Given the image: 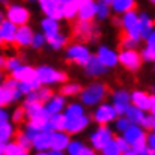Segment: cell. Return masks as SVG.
Returning a JSON list of instances; mask_svg holds the SVG:
<instances>
[{
  "instance_id": "cell-36",
  "label": "cell",
  "mask_w": 155,
  "mask_h": 155,
  "mask_svg": "<svg viewBox=\"0 0 155 155\" xmlns=\"http://www.w3.org/2000/svg\"><path fill=\"white\" fill-rule=\"evenodd\" d=\"M11 136H12V127L8 122H2L0 124V143L8 142Z\"/></svg>"
},
{
  "instance_id": "cell-54",
  "label": "cell",
  "mask_w": 155,
  "mask_h": 155,
  "mask_svg": "<svg viewBox=\"0 0 155 155\" xmlns=\"http://www.w3.org/2000/svg\"><path fill=\"white\" fill-rule=\"evenodd\" d=\"M3 66H5V59L0 56V68H3Z\"/></svg>"
},
{
  "instance_id": "cell-58",
  "label": "cell",
  "mask_w": 155,
  "mask_h": 155,
  "mask_svg": "<svg viewBox=\"0 0 155 155\" xmlns=\"http://www.w3.org/2000/svg\"><path fill=\"white\" fill-rule=\"evenodd\" d=\"M36 155H48V154H45V152H39V154H36Z\"/></svg>"
},
{
  "instance_id": "cell-57",
  "label": "cell",
  "mask_w": 155,
  "mask_h": 155,
  "mask_svg": "<svg viewBox=\"0 0 155 155\" xmlns=\"http://www.w3.org/2000/svg\"><path fill=\"white\" fill-rule=\"evenodd\" d=\"M54 2H57V3H60V5H62V3H63V2H66V0H54Z\"/></svg>"
},
{
  "instance_id": "cell-7",
  "label": "cell",
  "mask_w": 155,
  "mask_h": 155,
  "mask_svg": "<svg viewBox=\"0 0 155 155\" xmlns=\"http://www.w3.org/2000/svg\"><path fill=\"white\" fill-rule=\"evenodd\" d=\"M66 57H68L69 62H74V63H77V65H84V63L89 60L91 53H89V50H87L84 45H78V44H77V45H71V47L68 48Z\"/></svg>"
},
{
  "instance_id": "cell-11",
  "label": "cell",
  "mask_w": 155,
  "mask_h": 155,
  "mask_svg": "<svg viewBox=\"0 0 155 155\" xmlns=\"http://www.w3.org/2000/svg\"><path fill=\"white\" fill-rule=\"evenodd\" d=\"M89 124V117L81 114L78 117H72V119H66L65 122V131L69 133V134H74V133H80L81 130H84Z\"/></svg>"
},
{
  "instance_id": "cell-50",
  "label": "cell",
  "mask_w": 155,
  "mask_h": 155,
  "mask_svg": "<svg viewBox=\"0 0 155 155\" xmlns=\"http://www.w3.org/2000/svg\"><path fill=\"white\" fill-rule=\"evenodd\" d=\"M6 120H8V113L3 111V110H0V124L2 122H6Z\"/></svg>"
},
{
  "instance_id": "cell-49",
  "label": "cell",
  "mask_w": 155,
  "mask_h": 155,
  "mask_svg": "<svg viewBox=\"0 0 155 155\" xmlns=\"http://www.w3.org/2000/svg\"><path fill=\"white\" fill-rule=\"evenodd\" d=\"M80 155H97V154H95L92 149H89V148H84V146H83V149H81Z\"/></svg>"
},
{
  "instance_id": "cell-24",
  "label": "cell",
  "mask_w": 155,
  "mask_h": 155,
  "mask_svg": "<svg viewBox=\"0 0 155 155\" xmlns=\"http://www.w3.org/2000/svg\"><path fill=\"white\" fill-rule=\"evenodd\" d=\"M78 11V0H66L62 3V17L72 20Z\"/></svg>"
},
{
  "instance_id": "cell-14",
  "label": "cell",
  "mask_w": 155,
  "mask_h": 155,
  "mask_svg": "<svg viewBox=\"0 0 155 155\" xmlns=\"http://www.w3.org/2000/svg\"><path fill=\"white\" fill-rule=\"evenodd\" d=\"M94 117H95V120H97L100 125H105L107 122H110V120H113V119L116 117V111H114L113 105L104 104V105H101V107L97 110V113H95Z\"/></svg>"
},
{
  "instance_id": "cell-16",
  "label": "cell",
  "mask_w": 155,
  "mask_h": 155,
  "mask_svg": "<svg viewBox=\"0 0 155 155\" xmlns=\"http://www.w3.org/2000/svg\"><path fill=\"white\" fill-rule=\"evenodd\" d=\"M41 8L47 14L48 18H53V20L62 18V5L60 3H57L54 0H48V2H42L41 3Z\"/></svg>"
},
{
  "instance_id": "cell-62",
  "label": "cell",
  "mask_w": 155,
  "mask_h": 155,
  "mask_svg": "<svg viewBox=\"0 0 155 155\" xmlns=\"http://www.w3.org/2000/svg\"><path fill=\"white\" fill-rule=\"evenodd\" d=\"M78 2H80V0H78Z\"/></svg>"
},
{
  "instance_id": "cell-45",
  "label": "cell",
  "mask_w": 155,
  "mask_h": 155,
  "mask_svg": "<svg viewBox=\"0 0 155 155\" xmlns=\"http://www.w3.org/2000/svg\"><path fill=\"white\" fill-rule=\"evenodd\" d=\"M24 114H26L24 107H23V108H17V110H15V113H14V122L21 124V122L24 120Z\"/></svg>"
},
{
  "instance_id": "cell-34",
  "label": "cell",
  "mask_w": 155,
  "mask_h": 155,
  "mask_svg": "<svg viewBox=\"0 0 155 155\" xmlns=\"http://www.w3.org/2000/svg\"><path fill=\"white\" fill-rule=\"evenodd\" d=\"M3 155H27V151L23 149L20 145L17 143H9L8 146H5V152Z\"/></svg>"
},
{
  "instance_id": "cell-5",
  "label": "cell",
  "mask_w": 155,
  "mask_h": 155,
  "mask_svg": "<svg viewBox=\"0 0 155 155\" xmlns=\"http://www.w3.org/2000/svg\"><path fill=\"white\" fill-rule=\"evenodd\" d=\"M117 60L130 71H137L142 65V56L134 50H124L119 54Z\"/></svg>"
},
{
  "instance_id": "cell-61",
  "label": "cell",
  "mask_w": 155,
  "mask_h": 155,
  "mask_svg": "<svg viewBox=\"0 0 155 155\" xmlns=\"http://www.w3.org/2000/svg\"><path fill=\"white\" fill-rule=\"evenodd\" d=\"M151 2H152V3H154V0H151Z\"/></svg>"
},
{
  "instance_id": "cell-47",
  "label": "cell",
  "mask_w": 155,
  "mask_h": 155,
  "mask_svg": "<svg viewBox=\"0 0 155 155\" xmlns=\"http://www.w3.org/2000/svg\"><path fill=\"white\" fill-rule=\"evenodd\" d=\"M145 128H148V130H154V113L151 114V116H145V120H143V124H142Z\"/></svg>"
},
{
  "instance_id": "cell-21",
  "label": "cell",
  "mask_w": 155,
  "mask_h": 155,
  "mask_svg": "<svg viewBox=\"0 0 155 155\" xmlns=\"http://www.w3.org/2000/svg\"><path fill=\"white\" fill-rule=\"evenodd\" d=\"M69 143V136L65 134L63 131H56L51 133V142H50V148L56 149V151H62L68 146Z\"/></svg>"
},
{
  "instance_id": "cell-60",
  "label": "cell",
  "mask_w": 155,
  "mask_h": 155,
  "mask_svg": "<svg viewBox=\"0 0 155 155\" xmlns=\"http://www.w3.org/2000/svg\"><path fill=\"white\" fill-rule=\"evenodd\" d=\"M0 2H6V0H0Z\"/></svg>"
},
{
  "instance_id": "cell-55",
  "label": "cell",
  "mask_w": 155,
  "mask_h": 155,
  "mask_svg": "<svg viewBox=\"0 0 155 155\" xmlns=\"http://www.w3.org/2000/svg\"><path fill=\"white\" fill-rule=\"evenodd\" d=\"M101 3H104V5L108 6V5H111V0H101Z\"/></svg>"
},
{
  "instance_id": "cell-31",
  "label": "cell",
  "mask_w": 155,
  "mask_h": 155,
  "mask_svg": "<svg viewBox=\"0 0 155 155\" xmlns=\"http://www.w3.org/2000/svg\"><path fill=\"white\" fill-rule=\"evenodd\" d=\"M101 149H103L104 155H120L122 154L120 149H119V146H117V143H116V140H114V137H111Z\"/></svg>"
},
{
  "instance_id": "cell-30",
  "label": "cell",
  "mask_w": 155,
  "mask_h": 155,
  "mask_svg": "<svg viewBox=\"0 0 155 155\" xmlns=\"http://www.w3.org/2000/svg\"><path fill=\"white\" fill-rule=\"evenodd\" d=\"M65 105V100L62 97H54V98H50V103L47 105V111L50 114H54V113H60V110L63 108Z\"/></svg>"
},
{
  "instance_id": "cell-32",
  "label": "cell",
  "mask_w": 155,
  "mask_h": 155,
  "mask_svg": "<svg viewBox=\"0 0 155 155\" xmlns=\"http://www.w3.org/2000/svg\"><path fill=\"white\" fill-rule=\"evenodd\" d=\"M15 143L17 145H20L23 149H26V151H29L30 148H32V140L23 133V131H17L15 133Z\"/></svg>"
},
{
  "instance_id": "cell-44",
  "label": "cell",
  "mask_w": 155,
  "mask_h": 155,
  "mask_svg": "<svg viewBox=\"0 0 155 155\" xmlns=\"http://www.w3.org/2000/svg\"><path fill=\"white\" fill-rule=\"evenodd\" d=\"M143 59L146 62H152L155 59V50L154 47H146V50L143 51Z\"/></svg>"
},
{
  "instance_id": "cell-23",
  "label": "cell",
  "mask_w": 155,
  "mask_h": 155,
  "mask_svg": "<svg viewBox=\"0 0 155 155\" xmlns=\"http://www.w3.org/2000/svg\"><path fill=\"white\" fill-rule=\"evenodd\" d=\"M151 33H152V20L146 14H142L139 17V35L148 38Z\"/></svg>"
},
{
  "instance_id": "cell-41",
  "label": "cell",
  "mask_w": 155,
  "mask_h": 155,
  "mask_svg": "<svg viewBox=\"0 0 155 155\" xmlns=\"http://www.w3.org/2000/svg\"><path fill=\"white\" fill-rule=\"evenodd\" d=\"M95 15H98L100 18H107L108 17V6L104 5V3L97 5V14Z\"/></svg>"
},
{
  "instance_id": "cell-46",
  "label": "cell",
  "mask_w": 155,
  "mask_h": 155,
  "mask_svg": "<svg viewBox=\"0 0 155 155\" xmlns=\"http://www.w3.org/2000/svg\"><path fill=\"white\" fill-rule=\"evenodd\" d=\"M18 65H20V60H18L17 57H11V59H8V60L5 62V66H6L8 69H11V71L15 69Z\"/></svg>"
},
{
  "instance_id": "cell-29",
  "label": "cell",
  "mask_w": 155,
  "mask_h": 155,
  "mask_svg": "<svg viewBox=\"0 0 155 155\" xmlns=\"http://www.w3.org/2000/svg\"><path fill=\"white\" fill-rule=\"evenodd\" d=\"M65 122H66V117L63 114H60V113H54L48 119L50 128L56 130V131H65Z\"/></svg>"
},
{
  "instance_id": "cell-53",
  "label": "cell",
  "mask_w": 155,
  "mask_h": 155,
  "mask_svg": "<svg viewBox=\"0 0 155 155\" xmlns=\"http://www.w3.org/2000/svg\"><path fill=\"white\" fill-rule=\"evenodd\" d=\"M122 155H136V152H133V151L130 149V151H127V152H122Z\"/></svg>"
},
{
  "instance_id": "cell-18",
  "label": "cell",
  "mask_w": 155,
  "mask_h": 155,
  "mask_svg": "<svg viewBox=\"0 0 155 155\" xmlns=\"http://www.w3.org/2000/svg\"><path fill=\"white\" fill-rule=\"evenodd\" d=\"M15 32H17V26L14 23H11L9 20L8 21L3 20L0 23V36H2V41H5V42H14Z\"/></svg>"
},
{
  "instance_id": "cell-48",
  "label": "cell",
  "mask_w": 155,
  "mask_h": 155,
  "mask_svg": "<svg viewBox=\"0 0 155 155\" xmlns=\"http://www.w3.org/2000/svg\"><path fill=\"white\" fill-rule=\"evenodd\" d=\"M128 125H130V120H128V119H124V117H120V119L117 120V124H116L117 130H119V131H122V133L127 130V127H128Z\"/></svg>"
},
{
  "instance_id": "cell-15",
  "label": "cell",
  "mask_w": 155,
  "mask_h": 155,
  "mask_svg": "<svg viewBox=\"0 0 155 155\" xmlns=\"http://www.w3.org/2000/svg\"><path fill=\"white\" fill-rule=\"evenodd\" d=\"M50 142H51V131H48V130L39 131V133H36L32 137L33 146L36 149H39V151H44V149L50 148Z\"/></svg>"
},
{
  "instance_id": "cell-51",
  "label": "cell",
  "mask_w": 155,
  "mask_h": 155,
  "mask_svg": "<svg viewBox=\"0 0 155 155\" xmlns=\"http://www.w3.org/2000/svg\"><path fill=\"white\" fill-rule=\"evenodd\" d=\"M48 155H63V154H62V151H56V149H53V152L51 154H48Z\"/></svg>"
},
{
  "instance_id": "cell-25",
  "label": "cell",
  "mask_w": 155,
  "mask_h": 155,
  "mask_svg": "<svg viewBox=\"0 0 155 155\" xmlns=\"http://www.w3.org/2000/svg\"><path fill=\"white\" fill-rule=\"evenodd\" d=\"M125 113H127V119L130 122L136 124V125H142L143 120H145V113L140 108H137V107H130L128 105L127 110H125Z\"/></svg>"
},
{
  "instance_id": "cell-9",
  "label": "cell",
  "mask_w": 155,
  "mask_h": 155,
  "mask_svg": "<svg viewBox=\"0 0 155 155\" xmlns=\"http://www.w3.org/2000/svg\"><path fill=\"white\" fill-rule=\"evenodd\" d=\"M78 18L84 21H92L97 14V3L94 0H80L78 2Z\"/></svg>"
},
{
  "instance_id": "cell-35",
  "label": "cell",
  "mask_w": 155,
  "mask_h": 155,
  "mask_svg": "<svg viewBox=\"0 0 155 155\" xmlns=\"http://www.w3.org/2000/svg\"><path fill=\"white\" fill-rule=\"evenodd\" d=\"M81 114H84L83 107L78 105V104H71V105L68 107V110H66L65 117H66V119H72V117H78V116H81Z\"/></svg>"
},
{
  "instance_id": "cell-56",
  "label": "cell",
  "mask_w": 155,
  "mask_h": 155,
  "mask_svg": "<svg viewBox=\"0 0 155 155\" xmlns=\"http://www.w3.org/2000/svg\"><path fill=\"white\" fill-rule=\"evenodd\" d=\"M3 20H5V18H3V14H2V12H0V23H2V21H3Z\"/></svg>"
},
{
  "instance_id": "cell-3",
  "label": "cell",
  "mask_w": 155,
  "mask_h": 155,
  "mask_svg": "<svg viewBox=\"0 0 155 155\" xmlns=\"http://www.w3.org/2000/svg\"><path fill=\"white\" fill-rule=\"evenodd\" d=\"M36 77L41 83L44 84H51V83H62L66 81V74L59 72L56 69H53L50 66H41L36 69Z\"/></svg>"
},
{
  "instance_id": "cell-13",
  "label": "cell",
  "mask_w": 155,
  "mask_h": 155,
  "mask_svg": "<svg viewBox=\"0 0 155 155\" xmlns=\"http://www.w3.org/2000/svg\"><path fill=\"white\" fill-rule=\"evenodd\" d=\"M110 139H111V131H110L107 127L103 125V127H100V128L92 134L91 142H92V145H94L97 149H101Z\"/></svg>"
},
{
  "instance_id": "cell-28",
  "label": "cell",
  "mask_w": 155,
  "mask_h": 155,
  "mask_svg": "<svg viewBox=\"0 0 155 155\" xmlns=\"http://www.w3.org/2000/svg\"><path fill=\"white\" fill-rule=\"evenodd\" d=\"M124 134H125V136H124V139L127 140V143H128V145H131L133 142H136V140L143 134V131H142L136 124H134V125H128V127H127V130L124 131Z\"/></svg>"
},
{
  "instance_id": "cell-22",
  "label": "cell",
  "mask_w": 155,
  "mask_h": 155,
  "mask_svg": "<svg viewBox=\"0 0 155 155\" xmlns=\"http://www.w3.org/2000/svg\"><path fill=\"white\" fill-rule=\"evenodd\" d=\"M21 97V92L17 89H8V87H0V107L12 103L14 100H18Z\"/></svg>"
},
{
  "instance_id": "cell-10",
  "label": "cell",
  "mask_w": 155,
  "mask_h": 155,
  "mask_svg": "<svg viewBox=\"0 0 155 155\" xmlns=\"http://www.w3.org/2000/svg\"><path fill=\"white\" fill-rule=\"evenodd\" d=\"M12 77L17 81H26V83H32L33 80H36V69L32 66H17L15 69H12Z\"/></svg>"
},
{
  "instance_id": "cell-40",
  "label": "cell",
  "mask_w": 155,
  "mask_h": 155,
  "mask_svg": "<svg viewBox=\"0 0 155 155\" xmlns=\"http://www.w3.org/2000/svg\"><path fill=\"white\" fill-rule=\"evenodd\" d=\"M66 148H68L69 155H80L81 149H83V143L81 142H69Z\"/></svg>"
},
{
  "instance_id": "cell-4",
  "label": "cell",
  "mask_w": 155,
  "mask_h": 155,
  "mask_svg": "<svg viewBox=\"0 0 155 155\" xmlns=\"http://www.w3.org/2000/svg\"><path fill=\"white\" fill-rule=\"evenodd\" d=\"M122 26H124V29H125L124 33H125L127 36H130V38L139 41V38H140V35H139V17L136 15L134 11L125 12V15H124V18H122Z\"/></svg>"
},
{
  "instance_id": "cell-20",
  "label": "cell",
  "mask_w": 155,
  "mask_h": 155,
  "mask_svg": "<svg viewBox=\"0 0 155 155\" xmlns=\"http://www.w3.org/2000/svg\"><path fill=\"white\" fill-rule=\"evenodd\" d=\"M84 66H86V72H87V75H101L105 72V66H104L103 63L98 60V57L97 56H91L89 57V60L84 63Z\"/></svg>"
},
{
  "instance_id": "cell-27",
  "label": "cell",
  "mask_w": 155,
  "mask_h": 155,
  "mask_svg": "<svg viewBox=\"0 0 155 155\" xmlns=\"http://www.w3.org/2000/svg\"><path fill=\"white\" fill-rule=\"evenodd\" d=\"M42 29H44V33H45V38H53L59 33V24H57V20H53V18H45L42 20Z\"/></svg>"
},
{
  "instance_id": "cell-43",
  "label": "cell",
  "mask_w": 155,
  "mask_h": 155,
  "mask_svg": "<svg viewBox=\"0 0 155 155\" xmlns=\"http://www.w3.org/2000/svg\"><path fill=\"white\" fill-rule=\"evenodd\" d=\"M30 45H32L33 48H41V47L44 45V36H42V35H33Z\"/></svg>"
},
{
  "instance_id": "cell-8",
  "label": "cell",
  "mask_w": 155,
  "mask_h": 155,
  "mask_svg": "<svg viewBox=\"0 0 155 155\" xmlns=\"http://www.w3.org/2000/svg\"><path fill=\"white\" fill-rule=\"evenodd\" d=\"M131 100H133L134 107L140 108L142 111H145V110H151V113H154L155 100H154V97H149L146 92H134L133 97H131Z\"/></svg>"
},
{
  "instance_id": "cell-38",
  "label": "cell",
  "mask_w": 155,
  "mask_h": 155,
  "mask_svg": "<svg viewBox=\"0 0 155 155\" xmlns=\"http://www.w3.org/2000/svg\"><path fill=\"white\" fill-rule=\"evenodd\" d=\"M133 146V152H136V154H139V152H142L145 148H148V145H146V134H142L136 142H133L131 143Z\"/></svg>"
},
{
  "instance_id": "cell-59",
  "label": "cell",
  "mask_w": 155,
  "mask_h": 155,
  "mask_svg": "<svg viewBox=\"0 0 155 155\" xmlns=\"http://www.w3.org/2000/svg\"><path fill=\"white\" fill-rule=\"evenodd\" d=\"M2 42H3V41H2V36H0V44H2Z\"/></svg>"
},
{
  "instance_id": "cell-1",
  "label": "cell",
  "mask_w": 155,
  "mask_h": 155,
  "mask_svg": "<svg viewBox=\"0 0 155 155\" xmlns=\"http://www.w3.org/2000/svg\"><path fill=\"white\" fill-rule=\"evenodd\" d=\"M107 94H108V89L105 84L94 83L89 87H86L84 91H81V101L87 105H94V104L101 103L107 97Z\"/></svg>"
},
{
  "instance_id": "cell-19",
  "label": "cell",
  "mask_w": 155,
  "mask_h": 155,
  "mask_svg": "<svg viewBox=\"0 0 155 155\" xmlns=\"http://www.w3.org/2000/svg\"><path fill=\"white\" fill-rule=\"evenodd\" d=\"M97 57H98V60L103 63L105 68H108V66H114V65L117 63V54L113 51V50L107 48V47H101Z\"/></svg>"
},
{
  "instance_id": "cell-26",
  "label": "cell",
  "mask_w": 155,
  "mask_h": 155,
  "mask_svg": "<svg viewBox=\"0 0 155 155\" xmlns=\"http://www.w3.org/2000/svg\"><path fill=\"white\" fill-rule=\"evenodd\" d=\"M113 9L119 14H125L128 11H134L136 0H111Z\"/></svg>"
},
{
  "instance_id": "cell-37",
  "label": "cell",
  "mask_w": 155,
  "mask_h": 155,
  "mask_svg": "<svg viewBox=\"0 0 155 155\" xmlns=\"http://www.w3.org/2000/svg\"><path fill=\"white\" fill-rule=\"evenodd\" d=\"M80 92H81V87L78 84H66V86H63L60 89V94L65 95V97H74V95H77Z\"/></svg>"
},
{
  "instance_id": "cell-33",
  "label": "cell",
  "mask_w": 155,
  "mask_h": 155,
  "mask_svg": "<svg viewBox=\"0 0 155 155\" xmlns=\"http://www.w3.org/2000/svg\"><path fill=\"white\" fill-rule=\"evenodd\" d=\"M48 44H50V47H51V48H54V50H59V48H62L63 45H66V44H68V39H66L63 35L57 33L56 36L48 38Z\"/></svg>"
},
{
  "instance_id": "cell-39",
  "label": "cell",
  "mask_w": 155,
  "mask_h": 155,
  "mask_svg": "<svg viewBox=\"0 0 155 155\" xmlns=\"http://www.w3.org/2000/svg\"><path fill=\"white\" fill-rule=\"evenodd\" d=\"M51 97H53V91L51 89H47V87L39 89V87H38V91H36V98H38V101L45 103V101H48Z\"/></svg>"
},
{
  "instance_id": "cell-6",
  "label": "cell",
  "mask_w": 155,
  "mask_h": 155,
  "mask_svg": "<svg viewBox=\"0 0 155 155\" xmlns=\"http://www.w3.org/2000/svg\"><path fill=\"white\" fill-rule=\"evenodd\" d=\"M29 11L23 6H18V5H12L8 8V20L11 23H14L15 26H23L29 21Z\"/></svg>"
},
{
  "instance_id": "cell-2",
  "label": "cell",
  "mask_w": 155,
  "mask_h": 155,
  "mask_svg": "<svg viewBox=\"0 0 155 155\" xmlns=\"http://www.w3.org/2000/svg\"><path fill=\"white\" fill-rule=\"evenodd\" d=\"M97 32V27L92 21H84V20H80L78 23L74 24V29H72V38L77 39V41H81V42H86L89 39L94 38Z\"/></svg>"
},
{
  "instance_id": "cell-42",
  "label": "cell",
  "mask_w": 155,
  "mask_h": 155,
  "mask_svg": "<svg viewBox=\"0 0 155 155\" xmlns=\"http://www.w3.org/2000/svg\"><path fill=\"white\" fill-rule=\"evenodd\" d=\"M114 140H116V143H117V146H119L120 152H127V151H130V149H131V146L127 143V140H125V139H122V137H114Z\"/></svg>"
},
{
  "instance_id": "cell-12",
  "label": "cell",
  "mask_w": 155,
  "mask_h": 155,
  "mask_svg": "<svg viewBox=\"0 0 155 155\" xmlns=\"http://www.w3.org/2000/svg\"><path fill=\"white\" fill-rule=\"evenodd\" d=\"M32 38H33V32H32V29H30L29 26L23 24V26H20V29H17L14 42L18 44L20 47H27V45L32 44Z\"/></svg>"
},
{
  "instance_id": "cell-17",
  "label": "cell",
  "mask_w": 155,
  "mask_h": 155,
  "mask_svg": "<svg viewBox=\"0 0 155 155\" xmlns=\"http://www.w3.org/2000/svg\"><path fill=\"white\" fill-rule=\"evenodd\" d=\"M113 100H114L113 108H114L116 114H124L127 107H128V103H130V95L125 91H119V92L114 94Z\"/></svg>"
},
{
  "instance_id": "cell-52",
  "label": "cell",
  "mask_w": 155,
  "mask_h": 155,
  "mask_svg": "<svg viewBox=\"0 0 155 155\" xmlns=\"http://www.w3.org/2000/svg\"><path fill=\"white\" fill-rule=\"evenodd\" d=\"M5 152V143H0V155H3Z\"/></svg>"
}]
</instances>
